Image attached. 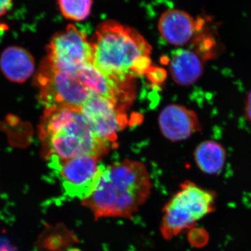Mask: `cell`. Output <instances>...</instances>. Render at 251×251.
Here are the masks:
<instances>
[{
  "label": "cell",
  "mask_w": 251,
  "mask_h": 251,
  "mask_svg": "<svg viewBox=\"0 0 251 251\" xmlns=\"http://www.w3.org/2000/svg\"><path fill=\"white\" fill-rule=\"evenodd\" d=\"M93 64L105 76L130 86L151 69V47L134 28L112 20L100 23L91 39Z\"/></svg>",
  "instance_id": "cell-1"
},
{
  "label": "cell",
  "mask_w": 251,
  "mask_h": 251,
  "mask_svg": "<svg viewBox=\"0 0 251 251\" xmlns=\"http://www.w3.org/2000/svg\"><path fill=\"white\" fill-rule=\"evenodd\" d=\"M151 186V177L143 163L125 160L105 167L95 189L82 204L96 220L131 219L150 196Z\"/></svg>",
  "instance_id": "cell-2"
},
{
  "label": "cell",
  "mask_w": 251,
  "mask_h": 251,
  "mask_svg": "<svg viewBox=\"0 0 251 251\" xmlns=\"http://www.w3.org/2000/svg\"><path fill=\"white\" fill-rule=\"evenodd\" d=\"M39 135L50 163L80 156L101 157L116 145L96 136L79 110L46 109Z\"/></svg>",
  "instance_id": "cell-3"
},
{
  "label": "cell",
  "mask_w": 251,
  "mask_h": 251,
  "mask_svg": "<svg viewBox=\"0 0 251 251\" xmlns=\"http://www.w3.org/2000/svg\"><path fill=\"white\" fill-rule=\"evenodd\" d=\"M216 195L191 181H185L163 209L161 232L171 240L199 220L210 214L215 208Z\"/></svg>",
  "instance_id": "cell-4"
},
{
  "label": "cell",
  "mask_w": 251,
  "mask_h": 251,
  "mask_svg": "<svg viewBox=\"0 0 251 251\" xmlns=\"http://www.w3.org/2000/svg\"><path fill=\"white\" fill-rule=\"evenodd\" d=\"M39 100L46 109L80 110L92 92L80 80L76 73L56 70L43 61L36 76Z\"/></svg>",
  "instance_id": "cell-5"
},
{
  "label": "cell",
  "mask_w": 251,
  "mask_h": 251,
  "mask_svg": "<svg viewBox=\"0 0 251 251\" xmlns=\"http://www.w3.org/2000/svg\"><path fill=\"white\" fill-rule=\"evenodd\" d=\"M44 59L51 67L62 72L76 73L93 62V47L85 33L70 24L54 34Z\"/></svg>",
  "instance_id": "cell-6"
},
{
  "label": "cell",
  "mask_w": 251,
  "mask_h": 251,
  "mask_svg": "<svg viewBox=\"0 0 251 251\" xmlns=\"http://www.w3.org/2000/svg\"><path fill=\"white\" fill-rule=\"evenodd\" d=\"M50 167L57 173L66 196L82 201L95 189L105 166L99 157L80 156L52 162Z\"/></svg>",
  "instance_id": "cell-7"
},
{
  "label": "cell",
  "mask_w": 251,
  "mask_h": 251,
  "mask_svg": "<svg viewBox=\"0 0 251 251\" xmlns=\"http://www.w3.org/2000/svg\"><path fill=\"white\" fill-rule=\"evenodd\" d=\"M80 111L96 136L117 146V133L128 124L125 108L93 94L86 100Z\"/></svg>",
  "instance_id": "cell-8"
},
{
  "label": "cell",
  "mask_w": 251,
  "mask_h": 251,
  "mask_svg": "<svg viewBox=\"0 0 251 251\" xmlns=\"http://www.w3.org/2000/svg\"><path fill=\"white\" fill-rule=\"evenodd\" d=\"M204 24L183 10H167L161 14L158 29L164 40L171 45L184 46L192 40Z\"/></svg>",
  "instance_id": "cell-9"
},
{
  "label": "cell",
  "mask_w": 251,
  "mask_h": 251,
  "mask_svg": "<svg viewBox=\"0 0 251 251\" xmlns=\"http://www.w3.org/2000/svg\"><path fill=\"white\" fill-rule=\"evenodd\" d=\"M158 124L162 134L172 141L186 140L201 129L196 112L175 104L163 109Z\"/></svg>",
  "instance_id": "cell-10"
},
{
  "label": "cell",
  "mask_w": 251,
  "mask_h": 251,
  "mask_svg": "<svg viewBox=\"0 0 251 251\" xmlns=\"http://www.w3.org/2000/svg\"><path fill=\"white\" fill-rule=\"evenodd\" d=\"M84 85L96 95L108 99L122 108L131 101L130 86L124 85L105 76L93 64H87L77 72Z\"/></svg>",
  "instance_id": "cell-11"
},
{
  "label": "cell",
  "mask_w": 251,
  "mask_h": 251,
  "mask_svg": "<svg viewBox=\"0 0 251 251\" xmlns=\"http://www.w3.org/2000/svg\"><path fill=\"white\" fill-rule=\"evenodd\" d=\"M169 69L176 84L182 86L193 85L203 73L201 57L191 50L179 49L173 52Z\"/></svg>",
  "instance_id": "cell-12"
},
{
  "label": "cell",
  "mask_w": 251,
  "mask_h": 251,
  "mask_svg": "<svg viewBox=\"0 0 251 251\" xmlns=\"http://www.w3.org/2000/svg\"><path fill=\"white\" fill-rule=\"evenodd\" d=\"M0 67L7 78L21 83L31 77L35 66L32 56L27 50L11 46L1 54Z\"/></svg>",
  "instance_id": "cell-13"
},
{
  "label": "cell",
  "mask_w": 251,
  "mask_h": 251,
  "mask_svg": "<svg viewBox=\"0 0 251 251\" xmlns=\"http://www.w3.org/2000/svg\"><path fill=\"white\" fill-rule=\"evenodd\" d=\"M194 156L196 164L203 173L217 175L224 168L226 152L221 144L213 140H206L198 145Z\"/></svg>",
  "instance_id": "cell-14"
},
{
  "label": "cell",
  "mask_w": 251,
  "mask_h": 251,
  "mask_svg": "<svg viewBox=\"0 0 251 251\" xmlns=\"http://www.w3.org/2000/svg\"><path fill=\"white\" fill-rule=\"evenodd\" d=\"M57 5L66 19L81 22L90 16L93 0H57Z\"/></svg>",
  "instance_id": "cell-15"
},
{
  "label": "cell",
  "mask_w": 251,
  "mask_h": 251,
  "mask_svg": "<svg viewBox=\"0 0 251 251\" xmlns=\"http://www.w3.org/2000/svg\"><path fill=\"white\" fill-rule=\"evenodd\" d=\"M14 0H0V19L7 14L11 9ZM8 26L2 21H0V31H6L8 29Z\"/></svg>",
  "instance_id": "cell-16"
},
{
  "label": "cell",
  "mask_w": 251,
  "mask_h": 251,
  "mask_svg": "<svg viewBox=\"0 0 251 251\" xmlns=\"http://www.w3.org/2000/svg\"><path fill=\"white\" fill-rule=\"evenodd\" d=\"M246 116L248 120L251 122V91L248 94L245 107Z\"/></svg>",
  "instance_id": "cell-17"
},
{
  "label": "cell",
  "mask_w": 251,
  "mask_h": 251,
  "mask_svg": "<svg viewBox=\"0 0 251 251\" xmlns=\"http://www.w3.org/2000/svg\"><path fill=\"white\" fill-rule=\"evenodd\" d=\"M0 251H14L12 250V248L10 247V246L7 245V244H1L0 242Z\"/></svg>",
  "instance_id": "cell-18"
}]
</instances>
